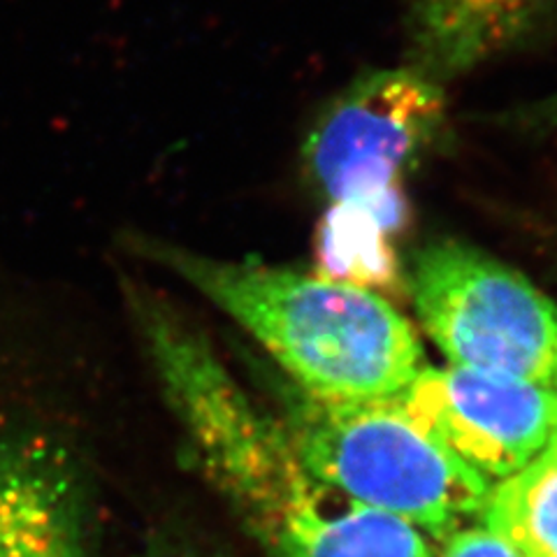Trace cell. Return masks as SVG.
Instances as JSON below:
<instances>
[{"label":"cell","mask_w":557,"mask_h":557,"mask_svg":"<svg viewBox=\"0 0 557 557\" xmlns=\"http://www.w3.org/2000/svg\"><path fill=\"white\" fill-rule=\"evenodd\" d=\"M268 557H434L407 520L335 491L309 472L295 479L249 532Z\"/></svg>","instance_id":"cell-7"},{"label":"cell","mask_w":557,"mask_h":557,"mask_svg":"<svg viewBox=\"0 0 557 557\" xmlns=\"http://www.w3.org/2000/svg\"><path fill=\"white\" fill-rule=\"evenodd\" d=\"M557 20V0H409V65L442 84L520 47Z\"/></svg>","instance_id":"cell-8"},{"label":"cell","mask_w":557,"mask_h":557,"mask_svg":"<svg viewBox=\"0 0 557 557\" xmlns=\"http://www.w3.org/2000/svg\"><path fill=\"white\" fill-rule=\"evenodd\" d=\"M282 397L278 421L313 479L434 539L483 513L493 483L434 440L397 397L325 403L290 383Z\"/></svg>","instance_id":"cell-2"},{"label":"cell","mask_w":557,"mask_h":557,"mask_svg":"<svg viewBox=\"0 0 557 557\" xmlns=\"http://www.w3.org/2000/svg\"><path fill=\"white\" fill-rule=\"evenodd\" d=\"M442 557H525L487 528H460L444 539Z\"/></svg>","instance_id":"cell-10"},{"label":"cell","mask_w":557,"mask_h":557,"mask_svg":"<svg viewBox=\"0 0 557 557\" xmlns=\"http://www.w3.org/2000/svg\"><path fill=\"white\" fill-rule=\"evenodd\" d=\"M411 300L453 368L557 391V305L513 268L458 242L418 253Z\"/></svg>","instance_id":"cell-4"},{"label":"cell","mask_w":557,"mask_h":557,"mask_svg":"<svg viewBox=\"0 0 557 557\" xmlns=\"http://www.w3.org/2000/svg\"><path fill=\"white\" fill-rule=\"evenodd\" d=\"M481 518L525 557H557V434L528 467L491 487Z\"/></svg>","instance_id":"cell-9"},{"label":"cell","mask_w":557,"mask_h":557,"mask_svg":"<svg viewBox=\"0 0 557 557\" xmlns=\"http://www.w3.org/2000/svg\"><path fill=\"white\" fill-rule=\"evenodd\" d=\"M135 247L231 317L311 397L393 399L425 368L409 321L370 288L156 239Z\"/></svg>","instance_id":"cell-1"},{"label":"cell","mask_w":557,"mask_h":557,"mask_svg":"<svg viewBox=\"0 0 557 557\" xmlns=\"http://www.w3.org/2000/svg\"><path fill=\"white\" fill-rule=\"evenodd\" d=\"M0 557H96L79 469L38 434L0 432Z\"/></svg>","instance_id":"cell-6"},{"label":"cell","mask_w":557,"mask_h":557,"mask_svg":"<svg viewBox=\"0 0 557 557\" xmlns=\"http://www.w3.org/2000/svg\"><path fill=\"white\" fill-rule=\"evenodd\" d=\"M444 86L405 63L368 70L327 100L305 137L302 163L330 207L362 209L403 228V174L446 126Z\"/></svg>","instance_id":"cell-3"},{"label":"cell","mask_w":557,"mask_h":557,"mask_svg":"<svg viewBox=\"0 0 557 557\" xmlns=\"http://www.w3.org/2000/svg\"><path fill=\"white\" fill-rule=\"evenodd\" d=\"M418 423L485 481L528 467L557 434V391L462 368H423L397 395Z\"/></svg>","instance_id":"cell-5"},{"label":"cell","mask_w":557,"mask_h":557,"mask_svg":"<svg viewBox=\"0 0 557 557\" xmlns=\"http://www.w3.org/2000/svg\"><path fill=\"white\" fill-rule=\"evenodd\" d=\"M509 119L520 128H532V131L557 128V94L544 100L522 104L520 110L509 114Z\"/></svg>","instance_id":"cell-11"}]
</instances>
